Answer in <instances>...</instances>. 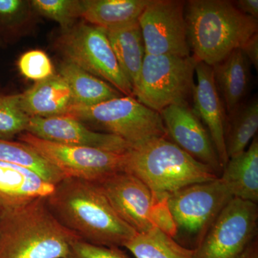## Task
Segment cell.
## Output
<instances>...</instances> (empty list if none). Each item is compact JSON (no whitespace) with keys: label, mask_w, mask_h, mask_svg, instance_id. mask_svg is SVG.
Instances as JSON below:
<instances>
[{"label":"cell","mask_w":258,"mask_h":258,"mask_svg":"<svg viewBox=\"0 0 258 258\" xmlns=\"http://www.w3.org/2000/svg\"><path fill=\"white\" fill-rule=\"evenodd\" d=\"M46 203L64 228L88 243L123 247L137 233L117 215L96 182L64 177Z\"/></svg>","instance_id":"cell-1"},{"label":"cell","mask_w":258,"mask_h":258,"mask_svg":"<svg viewBox=\"0 0 258 258\" xmlns=\"http://www.w3.org/2000/svg\"><path fill=\"white\" fill-rule=\"evenodd\" d=\"M185 20L193 57L212 67L257 33V20L227 0L186 2Z\"/></svg>","instance_id":"cell-2"},{"label":"cell","mask_w":258,"mask_h":258,"mask_svg":"<svg viewBox=\"0 0 258 258\" xmlns=\"http://www.w3.org/2000/svg\"><path fill=\"white\" fill-rule=\"evenodd\" d=\"M75 239L50 211L46 198L1 208L0 258H69Z\"/></svg>","instance_id":"cell-3"},{"label":"cell","mask_w":258,"mask_h":258,"mask_svg":"<svg viewBox=\"0 0 258 258\" xmlns=\"http://www.w3.org/2000/svg\"><path fill=\"white\" fill-rule=\"evenodd\" d=\"M125 171L143 181L156 196L219 177L211 168L166 137L152 139L128 150Z\"/></svg>","instance_id":"cell-4"},{"label":"cell","mask_w":258,"mask_h":258,"mask_svg":"<svg viewBox=\"0 0 258 258\" xmlns=\"http://www.w3.org/2000/svg\"><path fill=\"white\" fill-rule=\"evenodd\" d=\"M66 115L94 127L96 132L120 137L131 149L152 139L167 137L160 113L133 96H121L91 106H74Z\"/></svg>","instance_id":"cell-5"},{"label":"cell","mask_w":258,"mask_h":258,"mask_svg":"<svg viewBox=\"0 0 258 258\" xmlns=\"http://www.w3.org/2000/svg\"><path fill=\"white\" fill-rule=\"evenodd\" d=\"M197 62L192 55L146 54L134 98L158 113L171 105L186 103L195 85Z\"/></svg>","instance_id":"cell-6"},{"label":"cell","mask_w":258,"mask_h":258,"mask_svg":"<svg viewBox=\"0 0 258 258\" xmlns=\"http://www.w3.org/2000/svg\"><path fill=\"white\" fill-rule=\"evenodd\" d=\"M56 45L64 59L111 85L123 96H133L132 84L115 57L103 29L86 23L62 30Z\"/></svg>","instance_id":"cell-7"},{"label":"cell","mask_w":258,"mask_h":258,"mask_svg":"<svg viewBox=\"0 0 258 258\" xmlns=\"http://www.w3.org/2000/svg\"><path fill=\"white\" fill-rule=\"evenodd\" d=\"M232 198L219 177L169 194L167 203L176 227L174 240L196 248L224 207Z\"/></svg>","instance_id":"cell-8"},{"label":"cell","mask_w":258,"mask_h":258,"mask_svg":"<svg viewBox=\"0 0 258 258\" xmlns=\"http://www.w3.org/2000/svg\"><path fill=\"white\" fill-rule=\"evenodd\" d=\"M18 139L60 171L64 177L97 182L115 173L125 171L126 152L55 143L37 138L28 132L20 134Z\"/></svg>","instance_id":"cell-9"},{"label":"cell","mask_w":258,"mask_h":258,"mask_svg":"<svg viewBox=\"0 0 258 258\" xmlns=\"http://www.w3.org/2000/svg\"><path fill=\"white\" fill-rule=\"evenodd\" d=\"M257 220V204L232 199L194 249L195 257H240L255 241Z\"/></svg>","instance_id":"cell-10"},{"label":"cell","mask_w":258,"mask_h":258,"mask_svg":"<svg viewBox=\"0 0 258 258\" xmlns=\"http://www.w3.org/2000/svg\"><path fill=\"white\" fill-rule=\"evenodd\" d=\"M186 2L150 0L139 18L146 54L190 56Z\"/></svg>","instance_id":"cell-11"},{"label":"cell","mask_w":258,"mask_h":258,"mask_svg":"<svg viewBox=\"0 0 258 258\" xmlns=\"http://www.w3.org/2000/svg\"><path fill=\"white\" fill-rule=\"evenodd\" d=\"M96 183L117 215L137 233L155 228L151 211L156 196L139 178L123 171Z\"/></svg>","instance_id":"cell-12"},{"label":"cell","mask_w":258,"mask_h":258,"mask_svg":"<svg viewBox=\"0 0 258 258\" xmlns=\"http://www.w3.org/2000/svg\"><path fill=\"white\" fill-rule=\"evenodd\" d=\"M159 113L167 137L190 156L211 168L217 176L220 175L222 164L210 134L187 103L171 105Z\"/></svg>","instance_id":"cell-13"},{"label":"cell","mask_w":258,"mask_h":258,"mask_svg":"<svg viewBox=\"0 0 258 258\" xmlns=\"http://www.w3.org/2000/svg\"><path fill=\"white\" fill-rule=\"evenodd\" d=\"M25 132L37 138L66 145L94 148L115 153H125L131 149L130 146L120 137L96 132L66 115L30 118Z\"/></svg>","instance_id":"cell-14"},{"label":"cell","mask_w":258,"mask_h":258,"mask_svg":"<svg viewBox=\"0 0 258 258\" xmlns=\"http://www.w3.org/2000/svg\"><path fill=\"white\" fill-rule=\"evenodd\" d=\"M195 74L198 82L194 85L191 92L193 111L210 134L223 169L229 160L225 141L227 123L225 106L215 84L212 66L198 61Z\"/></svg>","instance_id":"cell-15"},{"label":"cell","mask_w":258,"mask_h":258,"mask_svg":"<svg viewBox=\"0 0 258 258\" xmlns=\"http://www.w3.org/2000/svg\"><path fill=\"white\" fill-rule=\"evenodd\" d=\"M55 187V184L31 169L0 162L1 208H14L37 199L48 198Z\"/></svg>","instance_id":"cell-16"},{"label":"cell","mask_w":258,"mask_h":258,"mask_svg":"<svg viewBox=\"0 0 258 258\" xmlns=\"http://www.w3.org/2000/svg\"><path fill=\"white\" fill-rule=\"evenodd\" d=\"M20 106L30 118L67 114L73 106L71 88L60 74L40 81L20 94Z\"/></svg>","instance_id":"cell-17"},{"label":"cell","mask_w":258,"mask_h":258,"mask_svg":"<svg viewBox=\"0 0 258 258\" xmlns=\"http://www.w3.org/2000/svg\"><path fill=\"white\" fill-rule=\"evenodd\" d=\"M215 84L222 94L229 115L242 104L248 92L251 79L250 62L241 49L231 52L212 67Z\"/></svg>","instance_id":"cell-18"},{"label":"cell","mask_w":258,"mask_h":258,"mask_svg":"<svg viewBox=\"0 0 258 258\" xmlns=\"http://www.w3.org/2000/svg\"><path fill=\"white\" fill-rule=\"evenodd\" d=\"M219 179L233 198L257 204L258 139L239 155L229 159Z\"/></svg>","instance_id":"cell-19"},{"label":"cell","mask_w":258,"mask_h":258,"mask_svg":"<svg viewBox=\"0 0 258 258\" xmlns=\"http://www.w3.org/2000/svg\"><path fill=\"white\" fill-rule=\"evenodd\" d=\"M150 0H83L81 18L105 30H117L138 23Z\"/></svg>","instance_id":"cell-20"},{"label":"cell","mask_w":258,"mask_h":258,"mask_svg":"<svg viewBox=\"0 0 258 258\" xmlns=\"http://www.w3.org/2000/svg\"><path fill=\"white\" fill-rule=\"evenodd\" d=\"M58 74L71 88L73 106H94L123 96L111 85L66 59L60 62Z\"/></svg>","instance_id":"cell-21"},{"label":"cell","mask_w":258,"mask_h":258,"mask_svg":"<svg viewBox=\"0 0 258 258\" xmlns=\"http://www.w3.org/2000/svg\"><path fill=\"white\" fill-rule=\"evenodd\" d=\"M105 31L120 69L134 91L138 85L146 55L139 22L125 28Z\"/></svg>","instance_id":"cell-22"},{"label":"cell","mask_w":258,"mask_h":258,"mask_svg":"<svg viewBox=\"0 0 258 258\" xmlns=\"http://www.w3.org/2000/svg\"><path fill=\"white\" fill-rule=\"evenodd\" d=\"M258 129V101L242 103L226 123L225 141L228 159L242 154L255 137Z\"/></svg>","instance_id":"cell-23"},{"label":"cell","mask_w":258,"mask_h":258,"mask_svg":"<svg viewBox=\"0 0 258 258\" xmlns=\"http://www.w3.org/2000/svg\"><path fill=\"white\" fill-rule=\"evenodd\" d=\"M135 258H196L187 248L155 227L137 233L123 246Z\"/></svg>","instance_id":"cell-24"},{"label":"cell","mask_w":258,"mask_h":258,"mask_svg":"<svg viewBox=\"0 0 258 258\" xmlns=\"http://www.w3.org/2000/svg\"><path fill=\"white\" fill-rule=\"evenodd\" d=\"M0 162L28 168L54 184H57L64 178L60 171L21 142L0 139Z\"/></svg>","instance_id":"cell-25"},{"label":"cell","mask_w":258,"mask_h":258,"mask_svg":"<svg viewBox=\"0 0 258 258\" xmlns=\"http://www.w3.org/2000/svg\"><path fill=\"white\" fill-rule=\"evenodd\" d=\"M29 119L20 106V94L0 93V139L12 141L26 132Z\"/></svg>","instance_id":"cell-26"},{"label":"cell","mask_w":258,"mask_h":258,"mask_svg":"<svg viewBox=\"0 0 258 258\" xmlns=\"http://www.w3.org/2000/svg\"><path fill=\"white\" fill-rule=\"evenodd\" d=\"M34 11L42 16L54 20L62 30H67L81 18V1L78 0H32Z\"/></svg>","instance_id":"cell-27"},{"label":"cell","mask_w":258,"mask_h":258,"mask_svg":"<svg viewBox=\"0 0 258 258\" xmlns=\"http://www.w3.org/2000/svg\"><path fill=\"white\" fill-rule=\"evenodd\" d=\"M31 3L24 0H0V38L18 34L31 19Z\"/></svg>","instance_id":"cell-28"},{"label":"cell","mask_w":258,"mask_h":258,"mask_svg":"<svg viewBox=\"0 0 258 258\" xmlns=\"http://www.w3.org/2000/svg\"><path fill=\"white\" fill-rule=\"evenodd\" d=\"M18 67L25 79L35 82L45 81L55 75V69L49 56L41 50H30L19 57Z\"/></svg>","instance_id":"cell-29"},{"label":"cell","mask_w":258,"mask_h":258,"mask_svg":"<svg viewBox=\"0 0 258 258\" xmlns=\"http://www.w3.org/2000/svg\"><path fill=\"white\" fill-rule=\"evenodd\" d=\"M69 258H131L120 247H106L75 239Z\"/></svg>","instance_id":"cell-30"},{"label":"cell","mask_w":258,"mask_h":258,"mask_svg":"<svg viewBox=\"0 0 258 258\" xmlns=\"http://www.w3.org/2000/svg\"><path fill=\"white\" fill-rule=\"evenodd\" d=\"M167 198L168 195L156 196L151 211V218L154 227L174 239L176 235V227L168 206Z\"/></svg>","instance_id":"cell-31"},{"label":"cell","mask_w":258,"mask_h":258,"mask_svg":"<svg viewBox=\"0 0 258 258\" xmlns=\"http://www.w3.org/2000/svg\"><path fill=\"white\" fill-rule=\"evenodd\" d=\"M240 49L250 64H252L257 70L258 34L255 33L252 35Z\"/></svg>","instance_id":"cell-32"},{"label":"cell","mask_w":258,"mask_h":258,"mask_svg":"<svg viewBox=\"0 0 258 258\" xmlns=\"http://www.w3.org/2000/svg\"><path fill=\"white\" fill-rule=\"evenodd\" d=\"M233 3L236 8L242 13L257 20V0H237V1H233Z\"/></svg>","instance_id":"cell-33"},{"label":"cell","mask_w":258,"mask_h":258,"mask_svg":"<svg viewBox=\"0 0 258 258\" xmlns=\"http://www.w3.org/2000/svg\"><path fill=\"white\" fill-rule=\"evenodd\" d=\"M239 258H258L257 240L254 241Z\"/></svg>","instance_id":"cell-34"},{"label":"cell","mask_w":258,"mask_h":258,"mask_svg":"<svg viewBox=\"0 0 258 258\" xmlns=\"http://www.w3.org/2000/svg\"><path fill=\"white\" fill-rule=\"evenodd\" d=\"M1 41H2V39L0 38V45H1Z\"/></svg>","instance_id":"cell-35"},{"label":"cell","mask_w":258,"mask_h":258,"mask_svg":"<svg viewBox=\"0 0 258 258\" xmlns=\"http://www.w3.org/2000/svg\"><path fill=\"white\" fill-rule=\"evenodd\" d=\"M0 213H1V206H0Z\"/></svg>","instance_id":"cell-36"}]
</instances>
